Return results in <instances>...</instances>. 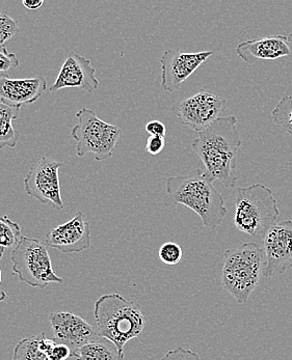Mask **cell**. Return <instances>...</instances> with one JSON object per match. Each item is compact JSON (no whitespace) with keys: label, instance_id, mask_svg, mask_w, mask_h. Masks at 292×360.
Segmentation results:
<instances>
[{"label":"cell","instance_id":"ffe728a7","mask_svg":"<svg viewBox=\"0 0 292 360\" xmlns=\"http://www.w3.org/2000/svg\"><path fill=\"white\" fill-rule=\"evenodd\" d=\"M21 229L8 216H0V248L15 250L21 240Z\"/></svg>","mask_w":292,"mask_h":360},{"label":"cell","instance_id":"7c38bea8","mask_svg":"<svg viewBox=\"0 0 292 360\" xmlns=\"http://www.w3.org/2000/svg\"><path fill=\"white\" fill-rule=\"evenodd\" d=\"M53 340L69 347L72 353L95 340L101 339L97 329L90 323L68 311H58L49 315Z\"/></svg>","mask_w":292,"mask_h":360},{"label":"cell","instance_id":"30bf717a","mask_svg":"<svg viewBox=\"0 0 292 360\" xmlns=\"http://www.w3.org/2000/svg\"><path fill=\"white\" fill-rule=\"evenodd\" d=\"M265 267L262 276L269 278L292 268V220L272 226L262 241Z\"/></svg>","mask_w":292,"mask_h":360},{"label":"cell","instance_id":"cb8c5ba5","mask_svg":"<svg viewBox=\"0 0 292 360\" xmlns=\"http://www.w3.org/2000/svg\"><path fill=\"white\" fill-rule=\"evenodd\" d=\"M161 360H201V357L198 353L189 350V349L178 347L169 351Z\"/></svg>","mask_w":292,"mask_h":360},{"label":"cell","instance_id":"5bb4252c","mask_svg":"<svg viewBox=\"0 0 292 360\" xmlns=\"http://www.w3.org/2000/svg\"><path fill=\"white\" fill-rule=\"evenodd\" d=\"M99 86V80L96 77L95 68L91 60L76 52L68 54L64 64L53 85L50 87L51 93L63 89H82L87 93H94Z\"/></svg>","mask_w":292,"mask_h":360},{"label":"cell","instance_id":"d4e9b609","mask_svg":"<svg viewBox=\"0 0 292 360\" xmlns=\"http://www.w3.org/2000/svg\"><path fill=\"white\" fill-rule=\"evenodd\" d=\"M19 65L20 62L17 58L16 54L10 53L6 47L0 48V73L16 69Z\"/></svg>","mask_w":292,"mask_h":360},{"label":"cell","instance_id":"ac0fdd59","mask_svg":"<svg viewBox=\"0 0 292 360\" xmlns=\"http://www.w3.org/2000/svg\"><path fill=\"white\" fill-rule=\"evenodd\" d=\"M72 354L80 360H124L117 346L103 338L82 347Z\"/></svg>","mask_w":292,"mask_h":360},{"label":"cell","instance_id":"7a4b0ae2","mask_svg":"<svg viewBox=\"0 0 292 360\" xmlns=\"http://www.w3.org/2000/svg\"><path fill=\"white\" fill-rule=\"evenodd\" d=\"M215 181L206 172L195 169L189 174L170 176L165 181V194L163 200L167 208L183 205L201 218L203 226L217 230L228 210L223 195L213 185Z\"/></svg>","mask_w":292,"mask_h":360},{"label":"cell","instance_id":"4dcf8cb0","mask_svg":"<svg viewBox=\"0 0 292 360\" xmlns=\"http://www.w3.org/2000/svg\"><path fill=\"white\" fill-rule=\"evenodd\" d=\"M287 38H288L289 45H291V49H292V32H291V34H289L288 37H287Z\"/></svg>","mask_w":292,"mask_h":360},{"label":"cell","instance_id":"3957f363","mask_svg":"<svg viewBox=\"0 0 292 360\" xmlns=\"http://www.w3.org/2000/svg\"><path fill=\"white\" fill-rule=\"evenodd\" d=\"M94 316L100 337L113 342L122 356L125 345L141 337L146 327L141 305L120 294L100 297L95 302Z\"/></svg>","mask_w":292,"mask_h":360},{"label":"cell","instance_id":"603a6c76","mask_svg":"<svg viewBox=\"0 0 292 360\" xmlns=\"http://www.w3.org/2000/svg\"><path fill=\"white\" fill-rule=\"evenodd\" d=\"M183 252L180 245L175 242H167L159 248L158 257L163 264L167 266H175L182 259Z\"/></svg>","mask_w":292,"mask_h":360},{"label":"cell","instance_id":"4316f807","mask_svg":"<svg viewBox=\"0 0 292 360\" xmlns=\"http://www.w3.org/2000/svg\"><path fill=\"white\" fill-rule=\"evenodd\" d=\"M146 131L149 133L150 136L165 137L167 127L160 121H151L146 125Z\"/></svg>","mask_w":292,"mask_h":360},{"label":"cell","instance_id":"9c48e42d","mask_svg":"<svg viewBox=\"0 0 292 360\" xmlns=\"http://www.w3.org/2000/svg\"><path fill=\"white\" fill-rule=\"evenodd\" d=\"M64 165L51 157L39 159L30 167L24 178V191L43 204L51 202L54 208L63 210L65 205L61 194L58 169Z\"/></svg>","mask_w":292,"mask_h":360},{"label":"cell","instance_id":"f1b7e54d","mask_svg":"<svg viewBox=\"0 0 292 360\" xmlns=\"http://www.w3.org/2000/svg\"><path fill=\"white\" fill-rule=\"evenodd\" d=\"M4 248H0V261H1L2 257H4ZM1 283H2V271H1V265H0V302L6 300V293L1 289Z\"/></svg>","mask_w":292,"mask_h":360},{"label":"cell","instance_id":"ba28073f","mask_svg":"<svg viewBox=\"0 0 292 360\" xmlns=\"http://www.w3.org/2000/svg\"><path fill=\"white\" fill-rule=\"evenodd\" d=\"M228 108V102L210 89H202L195 95L172 106L173 115L182 125L201 133L210 127Z\"/></svg>","mask_w":292,"mask_h":360},{"label":"cell","instance_id":"f546056e","mask_svg":"<svg viewBox=\"0 0 292 360\" xmlns=\"http://www.w3.org/2000/svg\"><path fill=\"white\" fill-rule=\"evenodd\" d=\"M67 360H80L76 355L72 354Z\"/></svg>","mask_w":292,"mask_h":360},{"label":"cell","instance_id":"277c9868","mask_svg":"<svg viewBox=\"0 0 292 360\" xmlns=\"http://www.w3.org/2000/svg\"><path fill=\"white\" fill-rule=\"evenodd\" d=\"M222 285L239 303H247L265 267V252L258 242H247L224 252Z\"/></svg>","mask_w":292,"mask_h":360},{"label":"cell","instance_id":"5b68a950","mask_svg":"<svg viewBox=\"0 0 292 360\" xmlns=\"http://www.w3.org/2000/svg\"><path fill=\"white\" fill-rule=\"evenodd\" d=\"M279 215L278 202L269 187L257 183L237 189L233 222L237 230L255 241H263Z\"/></svg>","mask_w":292,"mask_h":360},{"label":"cell","instance_id":"6da1fadb","mask_svg":"<svg viewBox=\"0 0 292 360\" xmlns=\"http://www.w3.org/2000/svg\"><path fill=\"white\" fill-rule=\"evenodd\" d=\"M237 123L236 115L220 117L191 143L208 176L227 188H234L237 181V154L243 145Z\"/></svg>","mask_w":292,"mask_h":360},{"label":"cell","instance_id":"44dd1931","mask_svg":"<svg viewBox=\"0 0 292 360\" xmlns=\"http://www.w3.org/2000/svg\"><path fill=\"white\" fill-rule=\"evenodd\" d=\"M272 120L292 136V97L285 96L272 111Z\"/></svg>","mask_w":292,"mask_h":360},{"label":"cell","instance_id":"9a60e30c","mask_svg":"<svg viewBox=\"0 0 292 360\" xmlns=\"http://www.w3.org/2000/svg\"><path fill=\"white\" fill-rule=\"evenodd\" d=\"M47 91V80L43 76L23 79H13L0 75V102L21 109L26 104L38 101Z\"/></svg>","mask_w":292,"mask_h":360},{"label":"cell","instance_id":"8992f818","mask_svg":"<svg viewBox=\"0 0 292 360\" xmlns=\"http://www.w3.org/2000/svg\"><path fill=\"white\" fill-rule=\"evenodd\" d=\"M77 124L72 128L71 136L75 139L76 154L84 157L91 153L96 161L112 158L113 150L122 134L118 126L106 123L91 109H80L76 113Z\"/></svg>","mask_w":292,"mask_h":360},{"label":"cell","instance_id":"e0dca14e","mask_svg":"<svg viewBox=\"0 0 292 360\" xmlns=\"http://www.w3.org/2000/svg\"><path fill=\"white\" fill-rule=\"evenodd\" d=\"M56 342L46 337L45 333L23 339L14 350V360H54Z\"/></svg>","mask_w":292,"mask_h":360},{"label":"cell","instance_id":"83f0119b","mask_svg":"<svg viewBox=\"0 0 292 360\" xmlns=\"http://www.w3.org/2000/svg\"><path fill=\"white\" fill-rule=\"evenodd\" d=\"M23 4L28 10H38L44 4V0H23Z\"/></svg>","mask_w":292,"mask_h":360},{"label":"cell","instance_id":"8fae6325","mask_svg":"<svg viewBox=\"0 0 292 360\" xmlns=\"http://www.w3.org/2000/svg\"><path fill=\"white\" fill-rule=\"evenodd\" d=\"M212 54L213 51L191 53L181 50H167L160 58L161 89L167 93L179 89Z\"/></svg>","mask_w":292,"mask_h":360},{"label":"cell","instance_id":"2e32d148","mask_svg":"<svg viewBox=\"0 0 292 360\" xmlns=\"http://www.w3.org/2000/svg\"><path fill=\"white\" fill-rule=\"evenodd\" d=\"M235 51L248 65L255 64L258 60H274L286 56L292 58L288 38L280 34L245 41L236 46Z\"/></svg>","mask_w":292,"mask_h":360},{"label":"cell","instance_id":"52a82bcc","mask_svg":"<svg viewBox=\"0 0 292 360\" xmlns=\"http://www.w3.org/2000/svg\"><path fill=\"white\" fill-rule=\"evenodd\" d=\"M11 259L13 272L30 287L43 290L50 283H64L54 272L47 245L39 240L23 236Z\"/></svg>","mask_w":292,"mask_h":360},{"label":"cell","instance_id":"d6986e66","mask_svg":"<svg viewBox=\"0 0 292 360\" xmlns=\"http://www.w3.org/2000/svg\"><path fill=\"white\" fill-rule=\"evenodd\" d=\"M20 109L6 105L0 102V150L16 147L19 133L15 130L13 122L18 119Z\"/></svg>","mask_w":292,"mask_h":360},{"label":"cell","instance_id":"484cf974","mask_svg":"<svg viewBox=\"0 0 292 360\" xmlns=\"http://www.w3.org/2000/svg\"><path fill=\"white\" fill-rule=\"evenodd\" d=\"M165 146V137L161 136H150L148 139L147 143H146V150L149 153L150 155L160 154L163 152V148Z\"/></svg>","mask_w":292,"mask_h":360},{"label":"cell","instance_id":"4fadbf2b","mask_svg":"<svg viewBox=\"0 0 292 360\" xmlns=\"http://www.w3.org/2000/svg\"><path fill=\"white\" fill-rule=\"evenodd\" d=\"M47 248L60 250L64 254L82 252L91 246L90 224L86 215L78 211L70 221L54 228L46 236Z\"/></svg>","mask_w":292,"mask_h":360},{"label":"cell","instance_id":"7402d4cb","mask_svg":"<svg viewBox=\"0 0 292 360\" xmlns=\"http://www.w3.org/2000/svg\"><path fill=\"white\" fill-rule=\"evenodd\" d=\"M19 32L18 22L6 13H0V48L4 47V44L15 40Z\"/></svg>","mask_w":292,"mask_h":360}]
</instances>
